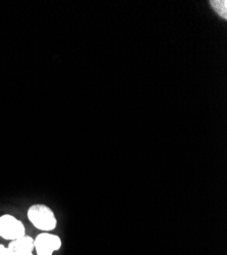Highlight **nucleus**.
Here are the masks:
<instances>
[{
	"instance_id": "f257e3e1",
	"label": "nucleus",
	"mask_w": 227,
	"mask_h": 255,
	"mask_svg": "<svg viewBox=\"0 0 227 255\" xmlns=\"http://www.w3.org/2000/svg\"><path fill=\"white\" fill-rule=\"evenodd\" d=\"M28 219L36 229L43 232L53 231L57 225L53 210L44 204L30 206L28 209Z\"/></svg>"
},
{
	"instance_id": "20e7f679",
	"label": "nucleus",
	"mask_w": 227,
	"mask_h": 255,
	"mask_svg": "<svg viewBox=\"0 0 227 255\" xmlns=\"http://www.w3.org/2000/svg\"><path fill=\"white\" fill-rule=\"evenodd\" d=\"M8 250H17V251H27L33 252L35 249L34 239L30 236H23L16 240H12L9 242L7 246Z\"/></svg>"
},
{
	"instance_id": "423d86ee",
	"label": "nucleus",
	"mask_w": 227,
	"mask_h": 255,
	"mask_svg": "<svg viewBox=\"0 0 227 255\" xmlns=\"http://www.w3.org/2000/svg\"><path fill=\"white\" fill-rule=\"evenodd\" d=\"M6 248H7V247H6ZM7 255H33V252L17 251V250H8V249H7Z\"/></svg>"
},
{
	"instance_id": "f03ea898",
	"label": "nucleus",
	"mask_w": 227,
	"mask_h": 255,
	"mask_svg": "<svg viewBox=\"0 0 227 255\" xmlns=\"http://www.w3.org/2000/svg\"><path fill=\"white\" fill-rule=\"evenodd\" d=\"M26 235L24 224L10 215L0 217V237L5 240H16Z\"/></svg>"
},
{
	"instance_id": "0eeeda50",
	"label": "nucleus",
	"mask_w": 227,
	"mask_h": 255,
	"mask_svg": "<svg viewBox=\"0 0 227 255\" xmlns=\"http://www.w3.org/2000/svg\"><path fill=\"white\" fill-rule=\"evenodd\" d=\"M0 255H7V248L4 245H0Z\"/></svg>"
},
{
	"instance_id": "7ed1b4c3",
	"label": "nucleus",
	"mask_w": 227,
	"mask_h": 255,
	"mask_svg": "<svg viewBox=\"0 0 227 255\" xmlns=\"http://www.w3.org/2000/svg\"><path fill=\"white\" fill-rule=\"evenodd\" d=\"M35 250L38 255H52L61 247V240L58 236L48 232L41 233L34 239Z\"/></svg>"
},
{
	"instance_id": "39448f33",
	"label": "nucleus",
	"mask_w": 227,
	"mask_h": 255,
	"mask_svg": "<svg viewBox=\"0 0 227 255\" xmlns=\"http://www.w3.org/2000/svg\"><path fill=\"white\" fill-rule=\"evenodd\" d=\"M212 8L216 11V13L221 16L223 19L227 18V1L226 0H213L210 1Z\"/></svg>"
}]
</instances>
